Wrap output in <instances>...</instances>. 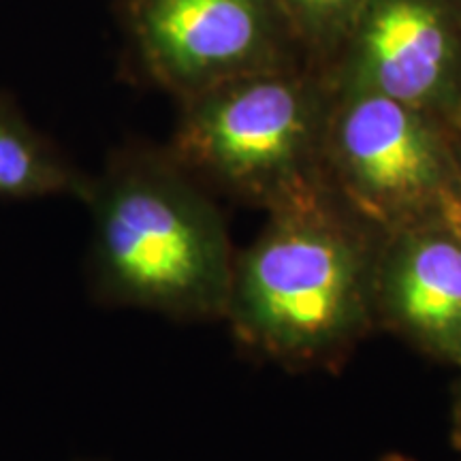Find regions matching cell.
<instances>
[{"mask_svg": "<svg viewBox=\"0 0 461 461\" xmlns=\"http://www.w3.org/2000/svg\"><path fill=\"white\" fill-rule=\"evenodd\" d=\"M86 282L103 308L176 321L227 314L235 257L222 214L169 148L124 141L92 173Z\"/></svg>", "mask_w": 461, "mask_h": 461, "instance_id": "6da1fadb", "label": "cell"}, {"mask_svg": "<svg viewBox=\"0 0 461 461\" xmlns=\"http://www.w3.org/2000/svg\"><path fill=\"white\" fill-rule=\"evenodd\" d=\"M374 272L366 240L319 190L269 212L258 238L235 257L224 319L265 359H321L363 327Z\"/></svg>", "mask_w": 461, "mask_h": 461, "instance_id": "7a4b0ae2", "label": "cell"}, {"mask_svg": "<svg viewBox=\"0 0 461 461\" xmlns=\"http://www.w3.org/2000/svg\"><path fill=\"white\" fill-rule=\"evenodd\" d=\"M327 122L310 79L272 68L182 101L167 148L205 188L269 214L322 190Z\"/></svg>", "mask_w": 461, "mask_h": 461, "instance_id": "3957f363", "label": "cell"}, {"mask_svg": "<svg viewBox=\"0 0 461 461\" xmlns=\"http://www.w3.org/2000/svg\"><path fill=\"white\" fill-rule=\"evenodd\" d=\"M440 120L376 92H342L325 152L357 212L389 230L438 221L461 194Z\"/></svg>", "mask_w": 461, "mask_h": 461, "instance_id": "277c9868", "label": "cell"}, {"mask_svg": "<svg viewBox=\"0 0 461 461\" xmlns=\"http://www.w3.org/2000/svg\"><path fill=\"white\" fill-rule=\"evenodd\" d=\"M132 67L177 99L288 67L291 34L274 0H122Z\"/></svg>", "mask_w": 461, "mask_h": 461, "instance_id": "5b68a950", "label": "cell"}, {"mask_svg": "<svg viewBox=\"0 0 461 461\" xmlns=\"http://www.w3.org/2000/svg\"><path fill=\"white\" fill-rule=\"evenodd\" d=\"M342 92H376L461 118V11L455 0H367L348 32Z\"/></svg>", "mask_w": 461, "mask_h": 461, "instance_id": "8992f818", "label": "cell"}, {"mask_svg": "<svg viewBox=\"0 0 461 461\" xmlns=\"http://www.w3.org/2000/svg\"><path fill=\"white\" fill-rule=\"evenodd\" d=\"M376 299L397 330L455 359L461 350V235L440 218L395 230L376 261Z\"/></svg>", "mask_w": 461, "mask_h": 461, "instance_id": "52a82bcc", "label": "cell"}, {"mask_svg": "<svg viewBox=\"0 0 461 461\" xmlns=\"http://www.w3.org/2000/svg\"><path fill=\"white\" fill-rule=\"evenodd\" d=\"M90 176L28 120L11 92L0 90V199L84 201Z\"/></svg>", "mask_w": 461, "mask_h": 461, "instance_id": "ba28073f", "label": "cell"}, {"mask_svg": "<svg viewBox=\"0 0 461 461\" xmlns=\"http://www.w3.org/2000/svg\"><path fill=\"white\" fill-rule=\"evenodd\" d=\"M291 32L327 43L348 37L367 0H274Z\"/></svg>", "mask_w": 461, "mask_h": 461, "instance_id": "9c48e42d", "label": "cell"}, {"mask_svg": "<svg viewBox=\"0 0 461 461\" xmlns=\"http://www.w3.org/2000/svg\"><path fill=\"white\" fill-rule=\"evenodd\" d=\"M440 221L447 222L448 227L455 229L461 235V194L455 201H451V205H448L447 210L442 212Z\"/></svg>", "mask_w": 461, "mask_h": 461, "instance_id": "30bf717a", "label": "cell"}, {"mask_svg": "<svg viewBox=\"0 0 461 461\" xmlns=\"http://www.w3.org/2000/svg\"><path fill=\"white\" fill-rule=\"evenodd\" d=\"M453 361L461 367V350ZM453 442L455 447L461 448V378H459V393H457V403H455V417H453Z\"/></svg>", "mask_w": 461, "mask_h": 461, "instance_id": "8fae6325", "label": "cell"}, {"mask_svg": "<svg viewBox=\"0 0 461 461\" xmlns=\"http://www.w3.org/2000/svg\"><path fill=\"white\" fill-rule=\"evenodd\" d=\"M391 461H397V459H391Z\"/></svg>", "mask_w": 461, "mask_h": 461, "instance_id": "7c38bea8", "label": "cell"}, {"mask_svg": "<svg viewBox=\"0 0 461 461\" xmlns=\"http://www.w3.org/2000/svg\"><path fill=\"white\" fill-rule=\"evenodd\" d=\"M459 165H461V160H459Z\"/></svg>", "mask_w": 461, "mask_h": 461, "instance_id": "4fadbf2b", "label": "cell"}]
</instances>
